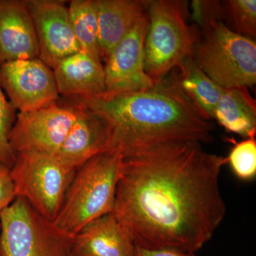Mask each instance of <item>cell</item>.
Segmentation results:
<instances>
[{
    "instance_id": "obj_1",
    "label": "cell",
    "mask_w": 256,
    "mask_h": 256,
    "mask_svg": "<svg viewBox=\"0 0 256 256\" xmlns=\"http://www.w3.org/2000/svg\"><path fill=\"white\" fill-rule=\"evenodd\" d=\"M202 143L152 146L122 158L112 213L138 246L196 252L226 214L224 156Z\"/></svg>"
},
{
    "instance_id": "obj_2",
    "label": "cell",
    "mask_w": 256,
    "mask_h": 256,
    "mask_svg": "<svg viewBox=\"0 0 256 256\" xmlns=\"http://www.w3.org/2000/svg\"><path fill=\"white\" fill-rule=\"evenodd\" d=\"M101 114L112 131L110 151L122 158L170 143L213 142L214 126L190 102L174 75L140 92L73 98Z\"/></svg>"
},
{
    "instance_id": "obj_3",
    "label": "cell",
    "mask_w": 256,
    "mask_h": 256,
    "mask_svg": "<svg viewBox=\"0 0 256 256\" xmlns=\"http://www.w3.org/2000/svg\"><path fill=\"white\" fill-rule=\"evenodd\" d=\"M122 156L117 152L98 154L76 170L54 223L75 236L86 226L112 212Z\"/></svg>"
},
{
    "instance_id": "obj_4",
    "label": "cell",
    "mask_w": 256,
    "mask_h": 256,
    "mask_svg": "<svg viewBox=\"0 0 256 256\" xmlns=\"http://www.w3.org/2000/svg\"><path fill=\"white\" fill-rule=\"evenodd\" d=\"M148 30L144 43V68L154 82L162 80L192 58L196 32L188 21V2L146 1Z\"/></svg>"
},
{
    "instance_id": "obj_5",
    "label": "cell",
    "mask_w": 256,
    "mask_h": 256,
    "mask_svg": "<svg viewBox=\"0 0 256 256\" xmlns=\"http://www.w3.org/2000/svg\"><path fill=\"white\" fill-rule=\"evenodd\" d=\"M192 58L224 89L256 84V42L232 31L223 21L214 22L203 32Z\"/></svg>"
},
{
    "instance_id": "obj_6",
    "label": "cell",
    "mask_w": 256,
    "mask_h": 256,
    "mask_svg": "<svg viewBox=\"0 0 256 256\" xmlns=\"http://www.w3.org/2000/svg\"><path fill=\"white\" fill-rule=\"evenodd\" d=\"M74 239L24 198L0 214V256H70Z\"/></svg>"
},
{
    "instance_id": "obj_7",
    "label": "cell",
    "mask_w": 256,
    "mask_h": 256,
    "mask_svg": "<svg viewBox=\"0 0 256 256\" xmlns=\"http://www.w3.org/2000/svg\"><path fill=\"white\" fill-rule=\"evenodd\" d=\"M76 170L55 156L20 153L11 168L16 197L24 198L40 214L54 222Z\"/></svg>"
},
{
    "instance_id": "obj_8",
    "label": "cell",
    "mask_w": 256,
    "mask_h": 256,
    "mask_svg": "<svg viewBox=\"0 0 256 256\" xmlns=\"http://www.w3.org/2000/svg\"><path fill=\"white\" fill-rule=\"evenodd\" d=\"M79 114L76 102L70 106L56 104L38 110L18 112L10 134L15 154L38 153L54 156Z\"/></svg>"
},
{
    "instance_id": "obj_9",
    "label": "cell",
    "mask_w": 256,
    "mask_h": 256,
    "mask_svg": "<svg viewBox=\"0 0 256 256\" xmlns=\"http://www.w3.org/2000/svg\"><path fill=\"white\" fill-rule=\"evenodd\" d=\"M0 85L20 112L52 105L60 96L53 70L38 58L0 64Z\"/></svg>"
},
{
    "instance_id": "obj_10",
    "label": "cell",
    "mask_w": 256,
    "mask_h": 256,
    "mask_svg": "<svg viewBox=\"0 0 256 256\" xmlns=\"http://www.w3.org/2000/svg\"><path fill=\"white\" fill-rule=\"evenodd\" d=\"M148 24L146 12L104 60L106 94L140 92L156 85L144 68Z\"/></svg>"
},
{
    "instance_id": "obj_11",
    "label": "cell",
    "mask_w": 256,
    "mask_h": 256,
    "mask_svg": "<svg viewBox=\"0 0 256 256\" xmlns=\"http://www.w3.org/2000/svg\"><path fill=\"white\" fill-rule=\"evenodd\" d=\"M37 41L38 58L53 69L66 57L80 52L70 22L68 6L57 0H28Z\"/></svg>"
},
{
    "instance_id": "obj_12",
    "label": "cell",
    "mask_w": 256,
    "mask_h": 256,
    "mask_svg": "<svg viewBox=\"0 0 256 256\" xmlns=\"http://www.w3.org/2000/svg\"><path fill=\"white\" fill-rule=\"evenodd\" d=\"M79 105V114L55 156L60 162L76 170L89 160L110 150L112 131L101 114Z\"/></svg>"
},
{
    "instance_id": "obj_13",
    "label": "cell",
    "mask_w": 256,
    "mask_h": 256,
    "mask_svg": "<svg viewBox=\"0 0 256 256\" xmlns=\"http://www.w3.org/2000/svg\"><path fill=\"white\" fill-rule=\"evenodd\" d=\"M38 41L25 1L0 0V64L38 58Z\"/></svg>"
},
{
    "instance_id": "obj_14",
    "label": "cell",
    "mask_w": 256,
    "mask_h": 256,
    "mask_svg": "<svg viewBox=\"0 0 256 256\" xmlns=\"http://www.w3.org/2000/svg\"><path fill=\"white\" fill-rule=\"evenodd\" d=\"M130 234L112 212L86 226L74 236L73 256H136Z\"/></svg>"
},
{
    "instance_id": "obj_15",
    "label": "cell",
    "mask_w": 256,
    "mask_h": 256,
    "mask_svg": "<svg viewBox=\"0 0 256 256\" xmlns=\"http://www.w3.org/2000/svg\"><path fill=\"white\" fill-rule=\"evenodd\" d=\"M52 70L60 95L73 98L106 92L104 65L82 50L66 57Z\"/></svg>"
},
{
    "instance_id": "obj_16",
    "label": "cell",
    "mask_w": 256,
    "mask_h": 256,
    "mask_svg": "<svg viewBox=\"0 0 256 256\" xmlns=\"http://www.w3.org/2000/svg\"><path fill=\"white\" fill-rule=\"evenodd\" d=\"M98 42L102 60L146 13V1L96 0Z\"/></svg>"
},
{
    "instance_id": "obj_17",
    "label": "cell",
    "mask_w": 256,
    "mask_h": 256,
    "mask_svg": "<svg viewBox=\"0 0 256 256\" xmlns=\"http://www.w3.org/2000/svg\"><path fill=\"white\" fill-rule=\"evenodd\" d=\"M214 119L228 132L255 138L256 100L247 87L224 89L214 110Z\"/></svg>"
},
{
    "instance_id": "obj_18",
    "label": "cell",
    "mask_w": 256,
    "mask_h": 256,
    "mask_svg": "<svg viewBox=\"0 0 256 256\" xmlns=\"http://www.w3.org/2000/svg\"><path fill=\"white\" fill-rule=\"evenodd\" d=\"M175 70L173 75L180 90L204 118L212 121L224 88L212 80L193 58L184 60Z\"/></svg>"
},
{
    "instance_id": "obj_19",
    "label": "cell",
    "mask_w": 256,
    "mask_h": 256,
    "mask_svg": "<svg viewBox=\"0 0 256 256\" xmlns=\"http://www.w3.org/2000/svg\"><path fill=\"white\" fill-rule=\"evenodd\" d=\"M72 28L82 52L102 63L98 42L96 0H73L68 6Z\"/></svg>"
},
{
    "instance_id": "obj_20",
    "label": "cell",
    "mask_w": 256,
    "mask_h": 256,
    "mask_svg": "<svg viewBox=\"0 0 256 256\" xmlns=\"http://www.w3.org/2000/svg\"><path fill=\"white\" fill-rule=\"evenodd\" d=\"M222 3L224 18L232 26L230 30L254 40L256 36V0H226Z\"/></svg>"
},
{
    "instance_id": "obj_21",
    "label": "cell",
    "mask_w": 256,
    "mask_h": 256,
    "mask_svg": "<svg viewBox=\"0 0 256 256\" xmlns=\"http://www.w3.org/2000/svg\"><path fill=\"white\" fill-rule=\"evenodd\" d=\"M234 174L242 181L254 180L256 175V141L249 138L236 143L227 156Z\"/></svg>"
},
{
    "instance_id": "obj_22",
    "label": "cell",
    "mask_w": 256,
    "mask_h": 256,
    "mask_svg": "<svg viewBox=\"0 0 256 256\" xmlns=\"http://www.w3.org/2000/svg\"><path fill=\"white\" fill-rule=\"evenodd\" d=\"M15 119L14 108L6 100L0 85V163L10 169L16 156L10 143V134Z\"/></svg>"
},
{
    "instance_id": "obj_23",
    "label": "cell",
    "mask_w": 256,
    "mask_h": 256,
    "mask_svg": "<svg viewBox=\"0 0 256 256\" xmlns=\"http://www.w3.org/2000/svg\"><path fill=\"white\" fill-rule=\"evenodd\" d=\"M190 8L192 21L197 28H201L202 33L214 22L223 21V6L220 1L194 0Z\"/></svg>"
},
{
    "instance_id": "obj_24",
    "label": "cell",
    "mask_w": 256,
    "mask_h": 256,
    "mask_svg": "<svg viewBox=\"0 0 256 256\" xmlns=\"http://www.w3.org/2000/svg\"><path fill=\"white\" fill-rule=\"evenodd\" d=\"M11 169L0 163V214L16 200Z\"/></svg>"
},
{
    "instance_id": "obj_25",
    "label": "cell",
    "mask_w": 256,
    "mask_h": 256,
    "mask_svg": "<svg viewBox=\"0 0 256 256\" xmlns=\"http://www.w3.org/2000/svg\"><path fill=\"white\" fill-rule=\"evenodd\" d=\"M136 256H198L196 252H184L173 249H149L138 246L136 248Z\"/></svg>"
},
{
    "instance_id": "obj_26",
    "label": "cell",
    "mask_w": 256,
    "mask_h": 256,
    "mask_svg": "<svg viewBox=\"0 0 256 256\" xmlns=\"http://www.w3.org/2000/svg\"></svg>"
}]
</instances>
